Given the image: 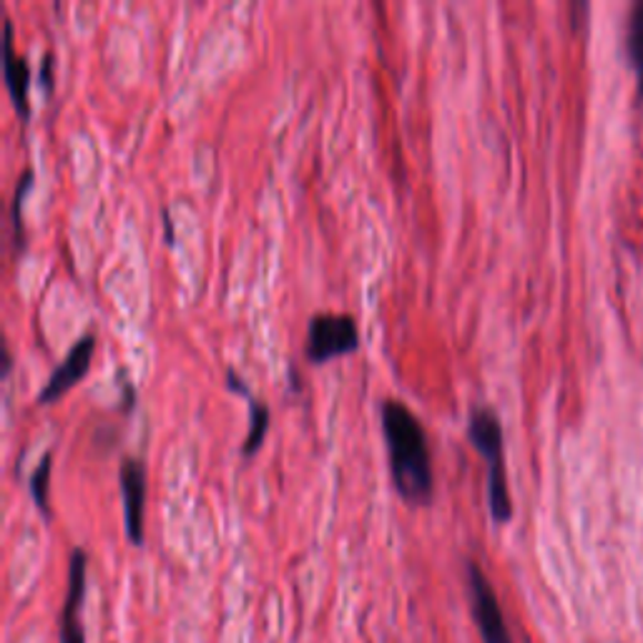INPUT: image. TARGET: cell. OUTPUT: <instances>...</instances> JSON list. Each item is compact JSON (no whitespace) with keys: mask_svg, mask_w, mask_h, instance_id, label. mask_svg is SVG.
Masks as SVG:
<instances>
[{"mask_svg":"<svg viewBox=\"0 0 643 643\" xmlns=\"http://www.w3.org/2000/svg\"><path fill=\"white\" fill-rule=\"evenodd\" d=\"M360 348V330L358 322L350 314L338 312H320L310 320L307 328V360L314 364H324L334 358L358 352Z\"/></svg>","mask_w":643,"mask_h":643,"instance_id":"obj_3","label":"cell"},{"mask_svg":"<svg viewBox=\"0 0 643 643\" xmlns=\"http://www.w3.org/2000/svg\"><path fill=\"white\" fill-rule=\"evenodd\" d=\"M468 438L473 440L478 453L488 463V505L498 523H508L513 518V501L508 491L505 460H503V425L498 412L488 405H480L470 412Z\"/></svg>","mask_w":643,"mask_h":643,"instance_id":"obj_2","label":"cell"},{"mask_svg":"<svg viewBox=\"0 0 643 643\" xmlns=\"http://www.w3.org/2000/svg\"><path fill=\"white\" fill-rule=\"evenodd\" d=\"M227 388H229V390H234V392H239V395H244V398H247V395H252V392H249V388L244 385V380L239 378V374H237L232 368L227 370Z\"/></svg>","mask_w":643,"mask_h":643,"instance_id":"obj_12","label":"cell"},{"mask_svg":"<svg viewBox=\"0 0 643 643\" xmlns=\"http://www.w3.org/2000/svg\"><path fill=\"white\" fill-rule=\"evenodd\" d=\"M96 352V340L93 334H83V338L73 344L71 352L66 354L63 362L51 372L46 385L38 392V405H51L53 400H59L63 392H69L76 382H81V378L91 368Z\"/></svg>","mask_w":643,"mask_h":643,"instance_id":"obj_6","label":"cell"},{"mask_svg":"<svg viewBox=\"0 0 643 643\" xmlns=\"http://www.w3.org/2000/svg\"><path fill=\"white\" fill-rule=\"evenodd\" d=\"M626 53L636 71V101L643 106V0L633 3L626 21Z\"/></svg>","mask_w":643,"mask_h":643,"instance_id":"obj_9","label":"cell"},{"mask_svg":"<svg viewBox=\"0 0 643 643\" xmlns=\"http://www.w3.org/2000/svg\"><path fill=\"white\" fill-rule=\"evenodd\" d=\"M249 402V433L244 438L242 455L252 458L259 448H262L267 430H270V408H267L264 400H257L252 395H247Z\"/></svg>","mask_w":643,"mask_h":643,"instance_id":"obj_10","label":"cell"},{"mask_svg":"<svg viewBox=\"0 0 643 643\" xmlns=\"http://www.w3.org/2000/svg\"><path fill=\"white\" fill-rule=\"evenodd\" d=\"M48 478H51V455H43L41 463L33 470L31 475V493H33V501L36 505L41 508L43 515H48Z\"/></svg>","mask_w":643,"mask_h":643,"instance_id":"obj_11","label":"cell"},{"mask_svg":"<svg viewBox=\"0 0 643 643\" xmlns=\"http://www.w3.org/2000/svg\"><path fill=\"white\" fill-rule=\"evenodd\" d=\"M468 585H470V601H473V616L483 643H513L493 585L488 581L483 569L473 561L468 563Z\"/></svg>","mask_w":643,"mask_h":643,"instance_id":"obj_4","label":"cell"},{"mask_svg":"<svg viewBox=\"0 0 643 643\" xmlns=\"http://www.w3.org/2000/svg\"><path fill=\"white\" fill-rule=\"evenodd\" d=\"M123 523L133 545H143V515H147V465L141 458L129 455L119 470Z\"/></svg>","mask_w":643,"mask_h":643,"instance_id":"obj_5","label":"cell"},{"mask_svg":"<svg viewBox=\"0 0 643 643\" xmlns=\"http://www.w3.org/2000/svg\"><path fill=\"white\" fill-rule=\"evenodd\" d=\"M382 433L388 440L390 470L398 493L410 505H428L433 498V460L420 418L405 402L388 398L382 402Z\"/></svg>","mask_w":643,"mask_h":643,"instance_id":"obj_1","label":"cell"},{"mask_svg":"<svg viewBox=\"0 0 643 643\" xmlns=\"http://www.w3.org/2000/svg\"><path fill=\"white\" fill-rule=\"evenodd\" d=\"M86 563H89L86 553L81 549H76L71 555L69 593H66L61 609V643H86L81 623V606L86 593Z\"/></svg>","mask_w":643,"mask_h":643,"instance_id":"obj_7","label":"cell"},{"mask_svg":"<svg viewBox=\"0 0 643 643\" xmlns=\"http://www.w3.org/2000/svg\"><path fill=\"white\" fill-rule=\"evenodd\" d=\"M3 76L8 93L16 103V109L21 117H28L31 109H28V86H31V69H28V61L23 56L16 53L13 48V23L6 21V41H3Z\"/></svg>","mask_w":643,"mask_h":643,"instance_id":"obj_8","label":"cell"},{"mask_svg":"<svg viewBox=\"0 0 643 643\" xmlns=\"http://www.w3.org/2000/svg\"><path fill=\"white\" fill-rule=\"evenodd\" d=\"M161 214H164V227H167V239L171 242V239H174V232H171V217H169V209H164L161 211Z\"/></svg>","mask_w":643,"mask_h":643,"instance_id":"obj_13","label":"cell"}]
</instances>
